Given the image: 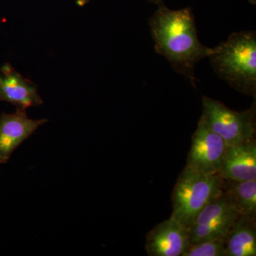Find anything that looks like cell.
<instances>
[{
  "instance_id": "obj_14",
  "label": "cell",
  "mask_w": 256,
  "mask_h": 256,
  "mask_svg": "<svg viewBox=\"0 0 256 256\" xmlns=\"http://www.w3.org/2000/svg\"><path fill=\"white\" fill-rule=\"evenodd\" d=\"M149 2H150L153 3V4L158 5V6L164 5L163 0H149Z\"/></svg>"
},
{
  "instance_id": "obj_15",
  "label": "cell",
  "mask_w": 256,
  "mask_h": 256,
  "mask_svg": "<svg viewBox=\"0 0 256 256\" xmlns=\"http://www.w3.org/2000/svg\"><path fill=\"white\" fill-rule=\"evenodd\" d=\"M90 1V0H77L76 4L79 6H84V5L86 4Z\"/></svg>"
},
{
  "instance_id": "obj_3",
  "label": "cell",
  "mask_w": 256,
  "mask_h": 256,
  "mask_svg": "<svg viewBox=\"0 0 256 256\" xmlns=\"http://www.w3.org/2000/svg\"><path fill=\"white\" fill-rule=\"evenodd\" d=\"M222 183L220 174H204L186 165L173 191L172 218L190 228L197 214L222 193Z\"/></svg>"
},
{
  "instance_id": "obj_7",
  "label": "cell",
  "mask_w": 256,
  "mask_h": 256,
  "mask_svg": "<svg viewBox=\"0 0 256 256\" xmlns=\"http://www.w3.org/2000/svg\"><path fill=\"white\" fill-rule=\"evenodd\" d=\"M47 119L28 118L26 110L16 108L14 114L0 116V164H6L22 143L31 137Z\"/></svg>"
},
{
  "instance_id": "obj_9",
  "label": "cell",
  "mask_w": 256,
  "mask_h": 256,
  "mask_svg": "<svg viewBox=\"0 0 256 256\" xmlns=\"http://www.w3.org/2000/svg\"><path fill=\"white\" fill-rule=\"evenodd\" d=\"M0 101H5L26 110L43 104L38 87L18 73L10 64L0 67Z\"/></svg>"
},
{
  "instance_id": "obj_5",
  "label": "cell",
  "mask_w": 256,
  "mask_h": 256,
  "mask_svg": "<svg viewBox=\"0 0 256 256\" xmlns=\"http://www.w3.org/2000/svg\"><path fill=\"white\" fill-rule=\"evenodd\" d=\"M240 216L229 197L222 192L197 214L188 228L190 244L226 238L232 224Z\"/></svg>"
},
{
  "instance_id": "obj_2",
  "label": "cell",
  "mask_w": 256,
  "mask_h": 256,
  "mask_svg": "<svg viewBox=\"0 0 256 256\" xmlns=\"http://www.w3.org/2000/svg\"><path fill=\"white\" fill-rule=\"evenodd\" d=\"M208 58L218 76L244 95L256 96V32H235Z\"/></svg>"
},
{
  "instance_id": "obj_8",
  "label": "cell",
  "mask_w": 256,
  "mask_h": 256,
  "mask_svg": "<svg viewBox=\"0 0 256 256\" xmlns=\"http://www.w3.org/2000/svg\"><path fill=\"white\" fill-rule=\"evenodd\" d=\"M188 246V229L172 217L156 224L146 237L150 256H182Z\"/></svg>"
},
{
  "instance_id": "obj_1",
  "label": "cell",
  "mask_w": 256,
  "mask_h": 256,
  "mask_svg": "<svg viewBox=\"0 0 256 256\" xmlns=\"http://www.w3.org/2000/svg\"><path fill=\"white\" fill-rule=\"evenodd\" d=\"M149 25L156 52L195 86V67L200 60L208 58L213 48L200 42L192 8L172 10L165 5L158 6Z\"/></svg>"
},
{
  "instance_id": "obj_10",
  "label": "cell",
  "mask_w": 256,
  "mask_h": 256,
  "mask_svg": "<svg viewBox=\"0 0 256 256\" xmlns=\"http://www.w3.org/2000/svg\"><path fill=\"white\" fill-rule=\"evenodd\" d=\"M218 174L227 180H256V138L228 146Z\"/></svg>"
},
{
  "instance_id": "obj_12",
  "label": "cell",
  "mask_w": 256,
  "mask_h": 256,
  "mask_svg": "<svg viewBox=\"0 0 256 256\" xmlns=\"http://www.w3.org/2000/svg\"><path fill=\"white\" fill-rule=\"evenodd\" d=\"M222 190L240 215L256 216V180L223 178Z\"/></svg>"
},
{
  "instance_id": "obj_6",
  "label": "cell",
  "mask_w": 256,
  "mask_h": 256,
  "mask_svg": "<svg viewBox=\"0 0 256 256\" xmlns=\"http://www.w3.org/2000/svg\"><path fill=\"white\" fill-rule=\"evenodd\" d=\"M228 146L201 118L192 136L186 165L204 174H218Z\"/></svg>"
},
{
  "instance_id": "obj_13",
  "label": "cell",
  "mask_w": 256,
  "mask_h": 256,
  "mask_svg": "<svg viewBox=\"0 0 256 256\" xmlns=\"http://www.w3.org/2000/svg\"><path fill=\"white\" fill-rule=\"evenodd\" d=\"M226 238H214L190 244L182 256H225Z\"/></svg>"
},
{
  "instance_id": "obj_11",
  "label": "cell",
  "mask_w": 256,
  "mask_h": 256,
  "mask_svg": "<svg viewBox=\"0 0 256 256\" xmlns=\"http://www.w3.org/2000/svg\"><path fill=\"white\" fill-rule=\"evenodd\" d=\"M256 256V217L240 215L226 238L225 256Z\"/></svg>"
},
{
  "instance_id": "obj_4",
  "label": "cell",
  "mask_w": 256,
  "mask_h": 256,
  "mask_svg": "<svg viewBox=\"0 0 256 256\" xmlns=\"http://www.w3.org/2000/svg\"><path fill=\"white\" fill-rule=\"evenodd\" d=\"M202 118L228 146L255 138L256 101L248 110L236 111L220 101L203 96Z\"/></svg>"
}]
</instances>
